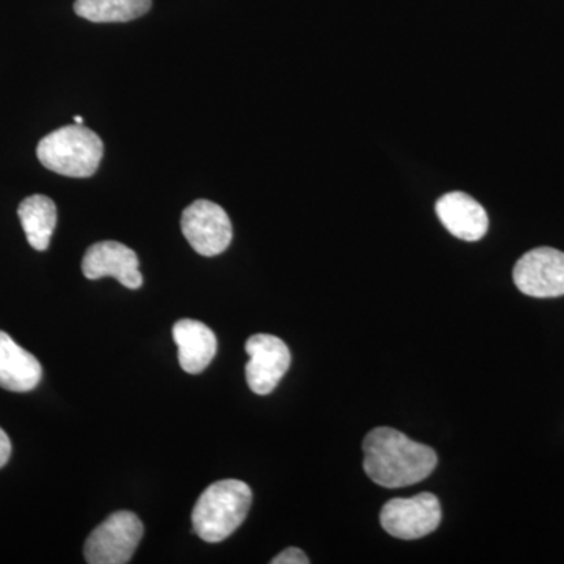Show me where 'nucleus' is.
Segmentation results:
<instances>
[{
    "label": "nucleus",
    "mask_w": 564,
    "mask_h": 564,
    "mask_svg": "<svg viewBox=\"0 0 564 564\" xmlns=\"http://www.w3.org/2000/svg\"><path fill=\"white\" fill-rule=\"evenodd\" d=\"M43 377L41 364L32 352L0 332V388L11 392H31Z\"/></svg>",
    "instance_id": "12"
},
{
    "label": "nucleus",
    "mask_w": 564,
    "mask_h": 564,
    "mask_svg": "<svg viewBox=\"0 0 564 564\" xmlns=\"http://www.w3.org/2000/svg\"><path fill=\"white\" fill-rule=\"evenodd\" d=\"M18 215L33 250L46 251L57 226L55 203L47 196L32 195L20 204Z\"/></svg>",
    "instance_id": "13"
},
{
    "label": "nucleus",
    "mask_w": 564,
    "mask_h": 564,
    "mask_svg": "<svg viewBox=\"0 0 564 564\" xmlns=\"http://www.w3.org/2000/svg\"><path fill=\"white\" fill-rule=\"evenodd\" d=\"M143 524L131 511H117L93 530L85 543L84 555L90 564H126L131 562L141 538Z\"/></svg>",
    "instance_id": "4"
},
{
    "label": "nucleus",
    "mask_w": 564,
    "mask_h": 564,
    "mask_svg": "<svg viewBox=\"0 0 564 564\" xmlns=\"http://www.w3.org/2000/svg\"><path fill=\"white\" fill-rule=\"evenodd\" d=\"M250 361L247 364V381L252 392L269 395L291 367V350L280 337L272 334H254L245 345Z\"/></svg>",
    "instance_id": "8"
},
{
    "label": "nucleus",
    "mask_w": 564,
    "mask_h": 564,
    "mask_svg": "<svg viewBox=\"0 0 564 564\" xmlns=\"http://www.w3.org/2000/svg\"><path fill=\"white\" fill-rule=\"evenodd\" d=\"M74 124H84V120H82V117L77 115V117H74Z\"/></svg>",
    "instance_id": "17"
},
{
    "label": "nucleus",
    "mask_w": 564,
    "mask_h": 564,
    "mask_svg": "<svg viewBox=\"0 0 564 564\" xmlns=\"http://www.w3.org/2000/svg\"><path fill=\"white\" fill-rule=\"evenodd\" d=\"M364 470L383 488H403L425 480L437 466V455L429 445L415 443L406 434L380 426L362 443Z\"/></svg>",
    "instance_id": "1"
},
{
    "label": "nucleus",
    "mask_w": 564,
    "mask_h": 564,
    "mask_svg": "<svg viewBox=\"0 0 564 564\" xmlns=\"http://www.w3.org/2000/svg\"><path fill=\"white\" fill-rule=\"evenodd\" d=\"M272 564H307L310 558L304 554L302 549L289 547L282 551L280 555L274 556Z\"/></svg>",
    "instance_id": "15"
},
{
    "label": "nucleus",
    "mask_w": 564,
    "mask_h": 564,
    "mask_svg": "<svg viewBox=\"0 0 564 564\" xmlns=\"http://www.w3.org/2000/svg\"><path fill=\"white\" fill-rule=\"evenodd\" d=\"M436 214L444 228L464 242H477L488 232V214L466 193L452 192L437 199Z\"/></svg>",
    "instance_id": "10"
},
{
    "label": "nucleus",
    "mask_w": 564,
    "mask_h": 564,
    "mask_svg": "<svg viewBox=\"0 0 564 564\" xmlns=\"http://www.w3.org/2000/svg\"><path fill=\"white\" fill-rule=\"evenodd\" d=\"M11 455V443L9 434L0 429V467L6 466L9 463Z\"/></svg>",
    "instance_id": "16"
},
{
    "label": "nucleus",
    "mask_w": 564,
    "mask_h": 564,
    "mask_svg": "<svg viewBox=\"0 0 564 564\" xmlns=\"http://www.w3.org/2000/svg\"><path fill=\"white\" fill-rule=\"evenodd\" d=\"M443 510L432 492H421L410 499H392L381 510L380 521L386 532L399 540H419L433 533L441 524Z\"/></svg>",
    "instance_id": "5"
},
{
    "label": "nucleus",
    "mask_w": 564,
    "mask_h": 564,
    "mask_svg": "<svg viewBox=\"0 0 564 564\" xmlns=\"http://www.w3.org/2000/svg\"><path fill=\"white\" fill-rule=\"evenodd\" d=\"M516 288L533 299L564 295V252L555 248H536L525 252L514 265Z\"/></svg>",
    "instance_id": "7"
},
{
    "label": "nucleus",
    "mask_w": 564,
    "mask_h": 564,
    "mask_svg": "<svg viewBox=\"0 0 564 564\" xmlns=\"http://www.w3.org/2000/svg\"><path fill=\"white\" fill-rule=\"evenodd\" d=\"M36 154L51 172L68 177H90L98 172L104 144L99 135L84 124L65 126L44 137Z\"/></svg>",
    "instance_id": "3"
},
{
    "label": "nucleus",
    "mask_w": 564,
    "mask_h": 564,
    "mask_svg": "<svg viewBox=\"0 0 564 564\" xmlns=\"http://www.w3.org/2000/svg\"><path fill=\"white\" fill-rule=\"evenodd\" d=\"M182 234L193 250L206 258L228 250L232 240V225L218 204L198 199L182 212Z\"/></svg>",
    "instance_id": "6"
},
{
    "label": "nucleus",
    "mask_w": 564,
    "mask_h": 564,
    "mask_svg": "<svg viewBox=\"0 0 564 564\" xmlns=\"http://www.w3.org/2000/svg\"><path fill=\"white\" fill-rule=\"evenodd\" d=\"M173 339L177 345V358L182 370L202 373L217 355V337L209 326L192 318H184L173 326Z\"/></svg>",
    "instance_id": "11"
},
{
    "label": "nucleus",
    "mask_w": 564,
    "mask_h": 564,
    "mask_svg": "<svg viewBox=\"0 0 564 564\" xmlns=\"http://www.w3.org/2000/svg\"><path fill=\"white\" fill-rule=\"evenodd\" d=\"M152 0H76L74 11L91 22H128L151 10Z\"/></svg>",
    "instance_id": "14"
},
{
    "label": "nucleus",
    "mask_w": 564,
    "mask_h": 564,
    "mask_svg": "<svg viewBox=\"0 0 564 564\" xmlns=\"http://www.w3.org/2000/svg\"><path fill=\"white\" fill-rule=\"evenodd\" d=\"M139 256L131 248L113 240L91 245L82 261V272L87 280H101L111 276L124 288L140 289L143 276L139 270Z\"/></svg>",
    "instance_id": "9"
},
{
    "label": "nucleus",
    "mask_w": 564,
    "mask_h": 564,
    "mask_svg": "<svg viewBox=\"0 0 564 564\" xmlns=\"http://www.w3.org/2000/svg\"><path fill=\"white\" fill-rule=\"evenodd\" d=\"M252 492L240 480L210 485L193 508V532L206 543H221L243 524L250 513Z\"/></svg>",
    "instance_id": "2"
}]
</instances>
